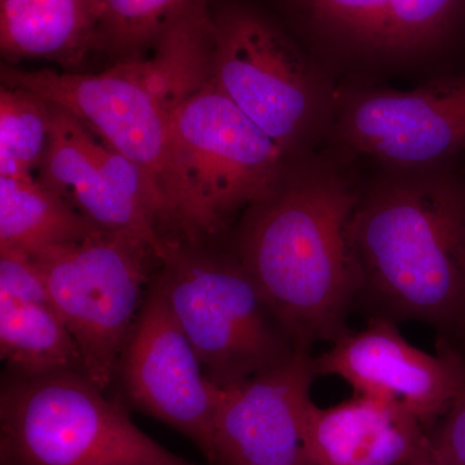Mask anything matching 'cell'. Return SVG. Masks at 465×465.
Segmentation results:
<instances>
[{"instance_id":"cell-23","label":"cell","mask_w":465,"mask_h":465,"mask_svg":"<svg viewBox=\"0 0 465 465\" xmlns=\"http://www.w3.org/2000/svg\"><path fill=\"white\" fill-rule=\"evenodd\" d=\"M407 465H446L442 460L439 458V455L433 451L432 446H430V440H428L427 445L425 448L416 455L414 460L411 463Z\"/></svg>"},{"instance_id":"cell-11","label":"cell","mask_w":465,"mask_h":465,"mask_svg":"<svg viewBox=\"0 0 465 465\" xmlns=\"http://www.w3.org/2000/svg\"><path fill=\"white\" fill-rule=\"evenodd\" d=\"M318 376H336L353 394L382 401L415 416L428 430L448 412L465 379V351L437 341L430 354L407 341L397 323L370 318L314 357Z\"/></svg>"},{"instance_id":"cell-16","label":"cell","mask_w":465,"mask_h":465,"mask_svg":"<svg viewBox=\"0 0 465 465\" xmlns=\"http://www.w3.org/2000/svg\"><path fill=\"white\" fill-rule=\"evenodd\" d=\"M101 231L38 179L0 176V247L33 253Z\"/></svg>"},{"instance_id":"cell-22","label":"cell","mask_w":465,"mask_h":465,"mask_svg":"<svg viewBox=\"0 0 465 465\" xmlns=\"http://www.w3.org/2000/svg\"><path fill=\"white\" fill-rule=\"evenodd\" d=\"M430 442L446 465H465V379L451 407L430 430Z\"/></svg>"},{"instance_id":"cell-12","label":"cell","mask_w":465,"mask_h":465,"mask_svg":"<svg viewBox=\"0 0 465 465\" xmlns=\"http://www.w3.org/2000/svg\"><path fill=\"white\" fill-rule=\"evenodd\" d=\"M312 351L222 390L213 421L211 465H312L308 454Z\"/></svg>"},{"instance_id":"cell-5","label":"cell","mask_w":465,"mask_h":465,"mask_svg":"<svg viewBox=\"0 0 465 465\" xmlns=\"http://www.w3.org/2000/svg\"><path fill=\"white\" fill-rule=\"evenodd\" d=\"M211 81L286 153L298 158L327 143L339 84L255 9L213 16Z\"/></svg>"},{"instance_id":"cell-20","label":"cell","mask_w":465,"mask_h":465,"mask_svg":"<svg viewBox=\"0 0 465 465\" xmlns=\"http://www.w3.org/2000/svg\"><path fill=\"white\" fill-rule=\"evenodd\" d=\"M207 0H101V51L133 60Z\"/></svg>"},{"instance_id":"cell-8","label":"cell","mask_w":465,"mask_h":465,"mask_svg":"<svg viewBox=\"0 0 465 465\" xmlns=\"http://www.w3.org/2000/svg\"><path fill=\"white\" fill-rule=\"evenodd\" d=\"M29 255L81 349L88 378L106 391L161 260L140 235L104 229L81 243Z\"/></svg>"},{"instance_id":"cell-7","label":"cell","mask_w":465,"mask_h":465,"mask_svg":"<svg viewBox=\"0 0 465 465\" xmlns=\"http://www.w3.org/2000/svg\"><path fill=\"white\" fill-rule=\"evenodd\" d=\"M85 372L26 376L0 388V465H122L176 461Z\"/></svg>"},{"instance_id":"cell-3","label":"cell","mask_w":465,"mask_h":465,"mask_svg":"<svg viewBox=\"0 0 465 465\" xmlns=\"http://www.w3.org/2000/svg\"><path fill=\"white\" fill-rule=\"evenodd\" d=\"M213 15L207 2L164 33L148 60H122L99 74L2 66V82L66 109L148 177L166 231L164 174L174 110L211 74Z\"/></svg>"},{"instance_id":"cell-15","label":"cell","mask_w":465,"mask_h":465,"mask_svg":"<svg viewBox=\"0 0 465 465\" xmlns=\"http://www.w3.org/2000/svg\"><path fill=\"white\" fill-rule=\"evenodd\" d=\"M101 0H0V50L11 63L45 58L78 66L101 51Z\"/></svg>"},{"instance_id":"cell-2","label":"cell","mask_w":465,"mask_h":465,"mask_svg":"<svg viewBox=\"0 0 465 465\" xmlns=\"http://www.w3.org/2000/svg\"><path fill=\"white\" fill-rule=\"evenodd\" d=\"M360 302L370 318L421 322L465 351V158L376 166L351 226Z\"/></svg>"},{"instance_id":"cell-4","label":"cell","mask_w":465,"mask_h":465,"mask_svg":"<svg viewBox=\"0 0 465 465\" xmlns=\"http://www.w3.org/2000/svg\"><path fill=\"white\" fill-rule=\"evenodd\" d=\"M290 161L208 78L171 122L164 237L208 243L274 188Z\"/></svg>"},{"instance_id":"cell-10","label":"cell","mask_w":465,"mask_h":465,"mask_svg":"<svg viewBox=\"0 0 465 465\" xmlns=\"http://www.w3.org/2000/svg\"><path fill=\"white\" fill-rule=\"evenodd\" d=\"M114 381L130 407L183 434L211 463L222 388L208 381L153 280L116 362Z\"/></svg>"},{"instance_id":"cell-1","label":"cell","mask_w":465,"mask_h":465,"mask_svg":"<svg viewBox=\"0 0 465 465\" xmlns=\"http://www.w3.org/2000/svg\"><path fill=\"white\" fill-rule=\"evenodd\" d=\"M357 159L327 146L292 158L273 189L244 210L232 252L296 349L348 331L358 275L351 226Z\"/></svg>"},{"instance_id":"cell-14","label":"cell","mask_w":465,"mask_h":465,"mask_svg":"<svg viewBox=\"0 0 465 465\" xmlns=\"http://www.w3.org/2000/svg\"><path fill=\"white\" fill-rule=\"evenodd\" d=\"M430 430L399 407L353 394L335 406L313 402L308 418L312 465H407L425 448Z\"/></svg>"},{"instance_id":"cell-13","label":"cell","mask_w":465,"mask_h":465,"mask_svg":"<svg viewBox=\"0 0 465 465\" xmlns=\"http://www.w3.org/2000/svg\"><path fill=\"white\" fill-rule=\"evenodd\" d=\"M96 143V134L84 122L52 104L51 145L38 182L65 198L100 229L133 232L148 242L157 255H163L166 242L157 222L104 179Z\"/></svg>"},{"instance_id":"cell-18","label":"cell","mask_w":465,"mask_h":465,"mask_svg":"<svg viewBox=\"0 0 465 465\" xmlns=\"http://www.w3.org/2000/svg\"><path fill=\"white\" fill-rule=\"evenodd\" d=\"M465 25V0H393L387 32V73L430 61Z\"/></svg>"},{"instance_id":"cell-21","label":"cell","mask_w":465,"mask_h":465,"mask_svg":"<svg viewBox=\"0 0 465 465\" xmlns=\"http://www.w3.org/2000/svg\"><path fill=\"white\" fill-rule=\"evenodd\" d=\"M0 295L21 302L51 304L50 293L32 256L0 247Z\"/></svg>"},{"instance_id":"cell-24","label":"cell","mask_w":465,"mask_h":465,"mask_svg":"<svg viewBox=\"0 0 465 465\" xmlns=\"http://www.w3.org/2000/svg\"><path fill=\"white\" fill-rule=\"evenodd\" d=\"M122 465H195L189 463V461L179 459L176 461H134V463H125Z\"/></svg>"},{"instance_id":"cell-17","label":"cell","mask_w":465,"mask_h":465,"mask_svg":"<svg viewBox=\"0 0 465 465\" xmlns=\"http://www.w3.org/2000/svg\"><path fill=\"white\" fill-rule=\"evenodd\" d=\"M0 357L15 374L85 372L81 349L56 309L5 295H0Z\"/></svg>"},{"instance_id":"cell-19","label":"cell","mask_w":465,"mask_h":465,"mask_svg":"<svg viewBox=\"0 0 465 465\" xmlns=\"http://www.w3.org/2000/svg\"><path fill=\"white\" fill-rule=\"evenodd\" d=\"M52 104L25 88H0V176L32 179L51 145Z\"/></svg>"},{"instance_id":"cell-6","label":"cell","mask_w":465,"mask_h":465,"mask_svg":"<svg viewBox=\"0 0 465 465\" xmlns=\"http://www.w3.org/2000/svg\"><path fill=\"white\" fill-rule=\"evenodd\" d=\"M206 244L167 240L153 281L208 381L225 390L280 365L298 349L234 253Z\"/></svg>"},{"instance_id":"cell-9","label":"cell","mask_w":465,"mask_h":465,"mask_svg":"<svg viewBox=\"0 0 465 465\" xmlns=\"http://www.w3.org/2000/svg\"><path fill=\"white\" fill-rule=\"evenodd\" d=\"M327 146L376 166L421 168L465 158V73L414 90L339 84Z\"/></svg>"}]
</instances>
